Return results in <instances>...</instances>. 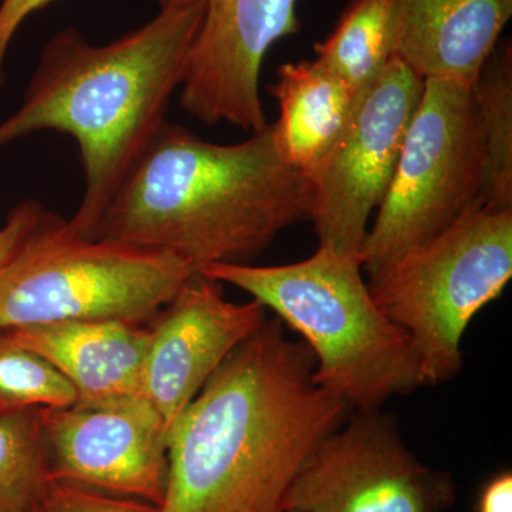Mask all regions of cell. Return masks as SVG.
Masks as SVG:
<instances>
[{"instance_id":"1","label":"cell","mask_w":512,"mask_h":512,"mask_svg":"<svg viewBox=\"0 0 512 512\" xmlns=\"http://www.w3.org/2000/svg\"><path fill=\"white\" fill-rule=\"evenodd\" d=\"M315 367L303 340L266 319L171 427L158 512H285L299 470L349 410Z\"/></svg>"},{"instance_id":"2","label":"cell","mask_w":512,"mask_h":512,"mask_svg":"<svg viewBox=\"0 0 512 512\" xmlns=\"http://www.w3.org/2000/svg\"><path fill=\"white\" fill-rule=\"evenodd\" d=\"M201 19L197 5L160 6L153 19L107 45L69 28L43 47L22 104L0 123V148L42 130L76 140L86 187L66 227L77 237H93L163 127Z\"/></svg>"},{"instance_id":"3","label":"cell","mask_w":512,"mask_h":512,"mask_svg":"<svg viewBox=\"0 0 512 512\" xmlns=\"http://www.w3.org/2000/svg\"><path fill=\"white\" fill-rule=\"evenodd\" d=\"M312 201L311 180L279 156L271 126L222 146L165 121L90 239L171 252L195 272L248 264L309 220Z\"/></svg>"},{"instance_id":"4","label":"cell","mask_w":512,"mask_h":512,"mask_svg":"<svg viewBox=\"0 0 512 512\" xmlns=\"http://www.w3.org/2000/svg\"><path fill=\"white\" fill-rule=\"evenodd\" d=\"M200 274L249 293L298 332L315 356V383L357 413L427 386L412 339L377 308L357 258L319 247L296 264H212Z\"/></svg>"},{"instance_id":"5","label":"cell","mask_w":512,"mask_h":512,"mask_svg":"<svg viewBox=\"0 0 512 512\" xmlns=\"http://www.w3.org/2000/svg\"><path fill=\"white\" fill-rule=\"evenodd\" d=\"M195 274L171 252L77 237L56 214L0 275V330L104 320L146 325Z\"/></svg>"},{"instance_id":"6","label":"cell","mask_w":512,"mask_h":512,"mask_svg":"<svg viewBox=\"0 0 512 512\" xmlns=\"http://www.w3.org/2000/svg\"><path fill=\"white\" fill-rule=\"evenodd\" d=\"M512 276V210L474 202L436 238L370 276L377 308L412 339L427 384L463 365L461 340Z\"/></svg>"},{"instance_id":"7","label":"cell","mask_w":512,"mask_h":512,"mask_svg":"<svg viewBox=\"0 0 512 512\" xmlns=\"http://www.w3.org/2000/svg\"><path fill=\"white\" fill-rule=\"evenodd\" d=\"M483 140L471 86L424 79L399 163L360 264L370 276L450 227L478 201Z\"/></svg>"},{"instance_id":"8","label":"cell","mask_w":512,"mask_h":512,"mask_svg":"<svg viewBox=\"0 0 512 512\" xmlns=\"http://www.w3.org/2000/svg\"><path fill=\"white\" fill-rule=\"evenodd\" d=\"M424 79L393 56L360 97L342 137L311 178L319 247L357 258L370 214L382 204Z\"/></svg>"},{"instance_id":"9","label":"cell","mask_w":512,"mask_h":512,"mask_svg":"<svg viewBox=\"0 0 512 512\" xmlns=\"http://www.w3.org/2000/svg\"><path fill=\"white\" fill-rule=\"evenodd\" d=\"M456 501L451 477L421 463L392 420L357 413L305 461L285 512H444Z\"/></svg>"},{"instance_id":"10","label":"cell","mask_w":512,"mask_h":512,"mask_svg":"<svg viewBox=\"0 0 512 512\" xmlns=\"http://www.w3.org/2000/svg\"><path fill=\"white\" fill-rule=\"evenodd\" d=\"M197 5L202 19L185 59L180 104L207 126L258 133L266 123L259 96L262 62L274 43L299 30L296 0H158Z\"/></svg>"},{"instance_id":"11","label":"cell","mask_w":512,"mask_h":512,"mask_svg":"<svg viewBox=\"0 0 512 512\" xmlns=\"http://www.w3.org/2000/svg\"><path fill=\"white\" fill-rule=\"evenodd\" d=\"M53 481L160 507L168 429L143 396L101 406L40 407Z\"/></svg>"},{"instance_id":"12","label":"cell","mask_w":512,"mask_h":512,"mask_svg":"<svg viewBox=\"0 0 512 512\" xmlns=\"http://www.w3.org/2000/svg\"><path fill=\"white\" fill-rule=\"evenodd\" d=\"M221 285L197 272L150 325L143 397L168 433L218 367L266 320L261 303L229 302Z\"/></svg>"},{"instance_id":"13","label":"cell","mask_w":512,"mask_h":512,"mask_svg":"<svg viewBox=\"0 0 512 512\" xmlns=\"http://www.w3.org/2000/svg\"><path fill=\"white\" fill-rule=\"evenodd\" d=\"M3 335L62 373L82 406L143 396L150 326L117 322H52L16 326Z\"/></svg>"},{"instance_id":"14","label":"cell","mask_w":512,"mask_h":512,"mask_svg":"<svg viewBox=\"0 0 512 512\" xmlns=\"http://www.w3.org/2000/svg\"><path fill=\"white\" fill-rule=\"evenodd\" d=\"M512 16V0H399L394 56L423 79L474 83Z\"/></svg>"},{"instance_id":"15","label":"cell","mask_w":512,"mask_h":512,"mask_svg":"<svg viewBox=\"0 0 512 512\" xmlns=\"http://www.w3.org/2000/svg\"><path fill=\"white\" fill-rule=\"evenodd\" d=\"M271 93L281 107L271 126L276 151L311 180L348 127L363 93L318 59L282 64Z\"/></svg>"},{"instance_id":"16","label":"cell","mask_w":512,"mask_h":512,"mask_svg":"<svg viewBox=\"0 0 512 512\" xmlns=\"http://www.w3.org/2000/svg\"><path fill=\"white\" fill-rule=\"evenodd\" d=\"M483 140V178L478 201L512 210V47L498 42L471 84Z\"/></svg>"},{"instance_id":"17","label":"cell","mask_w":512,"mask_h":512,"mask_svg":"<svg viewBox=\"0 0 512 512\" xmlns=\"http://www.w3.org/2000/svg\"><path fill=\"white\" fill-rule=\"evenodd\" d=\"M399 0H353L316 59L365 93L394 56Z\"/></svg>"},{"instance_id":"18","label":"cell","mask_w":512,"mask_h":512,"mask_svg":"<svg viewBox=\"0 0 512 512\" xmlns=\"http://www.w3.org/2000/svg\"><path fill=\"white\" fill-rule=\"evenodd\" d=\"M52 483L40 407L0 414V512L42 508Z\"/></svg>"},{"instance_id":"19","label":"cell","mask_w":512,"mask_h":512,"mask_svg":"<svg viewBox=\"0 0 512 512\" xmlns=\"http://www.w3.org/2000/svg\"><path fill=\"white\" fill-rule=\"evenodd\" d=\"M76 403V390L59 370L10 342L0 330V414Z\"/></svg>"},{"instance_id":"20","label":"cell","mask_w":512,"mask_h":512,"mask_svg":"<svg viewBox=\"0 0 512 512\" xmlns=\"http://www.w3.org/2000/svg\"><path fill=\"white\" fill-rule=\"evenodd\" d=\"M42 512H158V507L83 485L53 481L43 500Z\"/></svg>"},{"instance_id":"21","label":"cell","mask_w":512,"mask_h":512,"mask_svg":"<svg viewBox=\"0 0 512 512\" xmlns=\"http://www.w3.org/2000/svg\"><path fill=\"white\" fill-rule=\"evenodd\" d=\"M55 217L56 214L45 210L35 200L19 202L9 212L8 221L0 228V275L18 258L37 232Z\"/></svg>"},{"instance_id":"22","label":"cell","mask_w":512,"mask_h":512,"mask_svg":"<svg viewBox=\"0 0 512 512\" xmlns=\"http://www.w3.org/2000/svg\"><path fill=\"white\" fill-rule=\"evenodd\" d=\"M53 0H2L0 3V90L6 83V56L22 23Z\"/></svg>"},{"instance_id":"23","label":"cell","mask_w":512,"mask_h":512,"mask_svg":"<svg viewBox=\"0 0 512 512\" xmlns=\"http://www.w3.org/2000/svg\"><path fill=\"white\" fill-rule=\"evenodd\" d=\"M477 512H512V474L503 471L491 478L478 497Z\"/></svg>"},{"instance_id":"24","label":"cell","mask_w":512,"mask_h":512,"mask_svg":"<svg viewBox=\"0 0 512 512\" xmlns=\"http://www.w3.org/2000/svg\"><path fill=\"white\" fill-rule=\"evenodd\" d=\"M32 512H42V508H37V510L32 511Z\"/></svg>"},{"instance_id":"25","label":"cell","mask_w":512,"mask_h":512,"mask_svg":"<svg viewBox=\"0 0 512 512\" xmlns=\"http://www.w3.org/2000/svg\"><path fill=\"white\" fill-rule=\"evenodd\" d=\"M288 512H295V511H288Z\"/></svg>"}]
</instances>
